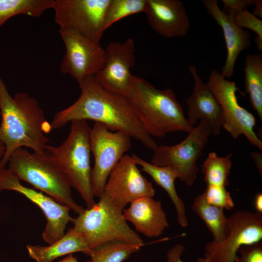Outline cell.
Segmentation results:
<instances>
[{
    "label": "cell",
    "instance_id": "d6a6232c",
    "mask_svg": "<svg viewBox=\"0 0 262 262\" xmlns=\"http://www.w3.org/2000/svg\"><path fill=\"white\" fill-rule=\"evenodd\" d=\"M254 205L257 213H262V194H257L254 198Z\"/></svg>",
    "mask_w": 262,
    "mask_h": 262
},
{
    "label": "cell",
    "instance_id": "7402d4cb",
    "mask_svg": "<svg viewBox=\"0 0 262 262\" xmlns=\"http://www.w3.org/2000/svg\"><path fill=\"white\" fill-rule=\"evenodd\" d=\"M192 209L211 232L213 242L219 243L228 236L230 228L229 217L225 215L223 209L207 203L203 193L194 198Z\"/></svg>",
    "mask_w": 262,
    "mask_h": 262
},
{
    "label": "cell",
    "instance_id": "30bf717a",
    "mask_svg": "<svg viewBox=\"0 0 262 262\" xmlns=\"http://www.w3.org/2000/svg\"><path fill=\"white\" fill-rule=\"evenodd\" d=\"M110 0H54L52 9L59 30H68L100 44L104 14Z\"/></svg>",
    "mask_w": 262,
    "mask_h": 262
},
{
    "label": "cell",
    "instance_id": "e575fe53",
    "mask_svg": "<svg viewBox=\"0 0 262 262\" xmlns=\"http://www.w3.org/2000/svg\"><path fill=\"white\" fill-rule=\"evenodd\" d=\"M255 8L253 15L256 17H262V0H256L255 4ZM258 17V18H259Z\"/></svg>",
    "mask_w": 262,
    "mask_h": 262
},
{
    "label": "cell",
    "instance_id": "ffe728a7",
    "mask_svg": "<svg viewBox=\"0 0 262 262\" xmlns=\"http://www.w3.org/2000/svg\"><path fill=\"white\" fill-rule=\"evenodd\" d=\"M132 157L141 171L149 175L152 180L167 193L177 213L179 224L183 228L188 225L185 204L178 196L175 188V180L178 179L176 172L167 166H161L147 162L133 153Z\"/></svg>",
    "mask_w": 262,
    "mask_h": 262
},
{
    "label": "cell",
    "instance_id": "f546056e",
    "mask_svg": "<svg viewBox=\"0 0 262 262\" xmlns=\"http://www.w3.org/2000/svg\"><path fill=\"white\" fill-rule=\"evenodd\" d=\"M235 262H262V242L242 246Z\"/></svg>",
    "mask_w": 262,
    "mask_h": 262
},
{
    "label": "cell",
    "instance_id": "74e56055",
    "mask_svg": "<svg viewBox=\"0 0 262 262\" xmlns=\"http://www.w3.org/2000/svg\"><path fill=\"white\" fill-rule=\"evenodd\" d=\"M204 262H211L207 259L204 258Z\"/></svg>",
    "mask_w": 262,
    "mask_h": 262
},
{
    "label": "cell",
    "instance_id": "484cf974",
    "mask_svg": "<svg viewBox=\"0 0 262 262\" xmlns=\"http://www.w3.org/2000/svg\"><path fill=\"white\" fill-rule=\"evenodd\" d=\"M232 155L229 153L225 157H219L214 152L209 153L201 165V171L207 185L226 187L229 184Z\"/></svg>",
    "mask_w": 262,
    "mask_h": 262
},
{
    "label": "cell",
    "instance_id": "8d00e7d4",
    "mask_svg": "<svg viewBox=\"0 0 262 262\" xmlns=\"http://www.w3.org/2000/svg\"><path fill=\"white\" fill-rule=\"evenodd\" d=\"M5 152V147L2 143L0 141V159L3 156Z\"/></svg>",
    "mask_w": 262,
    "mask_h": 262
},
{
    "label": "cell",
    "instance_id": "4fadbf2b",
    "mask_svg": "<svg viewBox=\"0 0 262 262\" xmlns=\"http://www.w3.org/2000/svg\"><path fill=\"white\" fill-rule=\"evenodd\" d=\"M4 190L19 193L41 210L47 219L46 225L42 234L44 242L50 244L65 234L66 225L73 219L68 207L42 192L23 185L18 178L8 168L0 170V192Z\"/></svg>",
    "mask_w": 262,
    "mask_h": 262
},
{
    "label": "cell",
    "instance_id": "6da1fadb",
    "mask_svg": "<svg viewBox=\"0 0 262 262\" xmlns=\"http://www.w3.org/2000/svg\"><path fill=\"white\" fill-rule=\"evenodd\" d=\"M79 84L80 97L70 106L54 115L50 123L52 129L60 128L75 120H91L112 131L125 132L152 150L157 147L126 97L106 90L94 76L85 78Z\"/></svg>",
    "mask_w": 262,
    "mask_h": 262
},
{
    "label": "cell",
    "instance_id": "d4e9b609",
    "mask_svg": "<svg viewBox=\"0 0 262 262\" xmlns=\"http://www.w3.org/2000/svg\"><path fill=\"white\" fill-rule=\"evenodd\" d=\"M141 247L119 241H111L94 247L84 253L91 262H123Z\"/></svg>",
    "mask_w": 262,
    "mask_h": 262
},
{
    "label": "cell",
    "instance_id": "9c48e42d",
    "mask_svg": "<svg viewBox=\"0 0 262 262\" xmlns=\"http://www.w3.org/2000/svg\"><path fill=\"white\" fill-rule=\"evenodd\" d=\"M206 84L221 107L223 128L233 138L244 135L252 145L262 150V142L254 130L255 117L239 104L236 93L239 89L236 82L227 80L220 71L213 70Z\"/></svg>",
    "mask_w": 262,
    "mask_h": 262
},
{
    "label": "cell",
    "instance_id": "52a82bcc",
    "mask_svg": "<svg viewBox=\"0 0 262 262\" xmlns=\"http://www.w3.org/2000/svg\"><path fill=\"white\" fill-rule=\"evenodd\" d=\"M212 133L210 124L201 120L182 141L172 146H160L153 150L151 163L174 170L178 179L188 186L196 180L199 172L196 162Z\"/></svg>",
    "mask_w": 262,
    "mask_h": 262
},
{
    "label": "cell",
    "instance_id": "2e32d148",
    "mask_svg": "<svg viewBox=\"0 0 262 262\" xmlns=\"http://www.w3.org/2000/svg\"><path fill=\"white\" fill-rule=\"evenodd\" d=\"M145 13L150 26L163 37H182L189 30V17L180 0H147Z\"/></svg>",
    "mask_w": 262,
    "mask_h": 262
},
{
    "label": "cell",
    "instance_id": "83f0119b",
    "mask_svg": "<svg viewBox=\"0 0 262 262\" xmlns=\"http://www.w3.org/2000/svg\"><path fill=\"white\" fill-rule=\"evenodd\" d=\"M203 194L206 202L212 205L227 210L234 208V201L225 186L207 185Z\"/></svg>",
    "mask_w": 262,
    "mask_h": 262
},
{
    "label": "cell",
    "instance_id": "4dcf8cb0",
    "mask_svg": "<svg viewBox=\"0 0 262 262\" xmlns=\"http://www.w3.org/2000/svg\"><path fill=\"white\" fill-rule=\"evenodd\" d=\"M256 0H223V12L229 16L254 5Z\"/></svg>",
    "mask_w": 262,
    "mask_h": 262
},
{
    "label": "cell",
    "instance_id": "f35d334b",
    "mask_svg": "<svg viewBox=\"0 0 262 262\" xmlns=\"http://www.w3.org/2000/svg\"><path fill=\"white\" fill-rule=\"evenodd\" d=\"M91 262L90 261H87V262Z\"/></svg>",
    "mask_w": 262,
    "mask_h": 262
},
{
    "label": "cell",
    "instance_id": "44dd1931",
    "mask_svg": "<svg viewBox=\"0 0 262 262\" xmlns=\"http://www.w3.org/2000/svg\"><path fill=\"white\" fill-rule=\"evenodd\" d=\"M26 248L30 257L36 262H53L62 256L79 252L84 253L89 250L83 238L71 229L48 246L28 245Z\"/></svg>",
    "mask_w": 262,
    "mask_h": 262
},
{
    "label": "cell",
    "instance_id": "836d02e7",
    "mask_svg": "<svg viewBox=\"0 0 262 262\" xmlns=\"http://www.w3.org/2000/svg\"><path fill=\"white\" fill-rule=\"evenodd\" d=\"M252 157L256 163V165L259 173L262 175V154L258 152H253L251 153Z\"/></svg>",
    "mask_w": 262,
    "mask_h": 262
},
{
    "label": "cell",
    "instance_id": "4316f807",
    "mask_svg": "<svg viewBox=\"0 0 262 262\" xmlns=\"http://www.w3.org/2000/svg\"><path fill=\"white\" fill-rule=\"evenodd\" d=\"M146 4L147 0H110L104 14V31L123 18L145 13Z\"/></svg>",
    "mask_w": 262,
    "mask_h": 262
},
{
    "label": "cell",
    "instance_id": "603a6c76",
    "mask_svg": "<svg viewBox=\"0 0 262 262\" xmlns=\"http://www.w3.org/2000/svg\"><path fill=\"white\" fill-rule=\"evenodd\" d=\"M244 82L251 105L262 120V55L249 54L245 58Z\"/></svg>",
    "mask_w": 262,
    "mask_h": 262
},
{
    "label": "cell",
    "instance_id": "9a60e30c",
    "mask_svg": "<svg viewBox=\"0 0 262 262\" xmlns=\"http://www.w3.org/2000/svg\"><path fill=\"white\" fill-rule=\"evenodd\" d=\"M105 51L104 66L94 78L106 90L125 97L131 84V69L135 65L134 40L128 38L123 42L111 41Z\"/></svg>",
    "mask_w": 262,
    "mask_h": 262
},
{
    "label": "cell",
    "instance_id": "7a4b0ae2",
    "mask_svg": "<svg viewBox=\"0 0 262 262\" xmlns=\"http://www.w3.org/2000/svg\"><path fill=\"white\" fill-rule=\"evenodd\" d=\"M0 141L5 152L0 159V170L6 168L9 158L24 147L43 153L50 143L46 135L52 130L38 100L27 93L12 97L0 75Z\"/></svg>",
    "mask_w": 262,
    "mask_h": 262
},
{
    "label": "cell",
    "instance_id": "5bb4252c",
    "mask_svg": "<svg viewBox=\"0 0 262 262\" xmlns=\"http://www.w3.org/2000/svg\"><path fill=\"white\" fill-rule=\"evenodd\" d=\"M137 166L131 155L125 154L110 172L101 194L122 210L137 198L155 196L152 184Z\"/></svg>",
    "mask_w": 262,
    "mask_h": 262
},
{
    "label": "cell",
    "instance_id": "8992f818",
    "mask_svg": "<svg viewBox=\"0 0 262 262\" xmlns=\"http://www.w3.org/2000/svg\"><path fill=\"white\" fill-rule=\"evenodd\" d=\"M7 164L8 169L20 181L31 184L78 214L84 210L73 199L66 178L43 153L19 148L12 153Z\"/></svg>",
    "mask_w": 262,
    "mask_h": 262
},
{
    "label": "cell",
    "instance_id": "5b68a950",
    "mask_svg": "<svg viewBox=\"0 0 262 262\" xmlns=\"http://www.w3.org/2000/svg\"><path fill=\"white\" fill-rule=\"evenodd\" d=\"M91 207L84 209L73 218L70 229L80 234L89 250L109 242L119 241L141 248L142 238L128 225L123 210L111 199L101 195Z\"/></svg>",
    "mask_w": 262,
    "mask_h": 262
},
{
    "label": "cell",
    "instance_id": "d6986e66",
    "mask_svg": "<svg viewBox=\"0 0 262 262\" xmlns=\"http://www.w3.org/2000/svg\"><path fill=\"white\" fill-rule=\"evenodd\" d=\"M123 214L137 231L149 238L161 236L169 226L161 202L153 197L136 199L123 210Z\"/></svg>",
    "mask_w": 262,
    "mask_h": 262
},
{
    "label": "cell",
    "instance_id": "cb8c5ba5",
    "mask_svg": "<svg viewBox=\"0 0 262 262\" xmlns=\"http://www.w3.org/2000/svg\"><path fill=\"white\" fill-rule=\"evenodd\" d=\"M54 2V0H0V28L16 16L40 17L53 8Z\"/></svg>",
    "mask_w": 262,
    "mask_h": 262
},
{
    "label": "cell",
    "instance_id": "7c38bea8",
    "mask_svg": "<svg viewBox=\"0 0 262 262\" xmlns=\"http://www.w3.org/2000/svg\"><path fill=\"white\" fill-rule=\"evenodd\" d=\"M59 32L66 49L60 64L62 73L69 75L79 83L103 68L105 51L100 44L73 31L59 29Z\"/></svg>",
    "mask_w": 262,
    "mask_h": 262
},
{
    "label": "cell",
    "instance_id": "8fae6325",
    "mask_svg": "<svg viewBox=\"0 0 262 262\" xmlns=\"http://www.w3.org/2000/svg\"><path fill=\"white\" fill-rule=\"evenodd\" d=\"M230 231L222 242L208 243L205 258L211 262H235L240 248L262 240V213L238 211L229 217Z\"/></svg>",
    "mask_w": 262,
    "mask_h": 262
},
{
    "label": "cell",
    "instance_id": "d590c367",
    "mask_svg": "<svg viewBox=\"0 0 262 262\" xmlns=\"http://www.w3.org/2000/svg\"><path fill=\"white\" fill-rule=\"evenodd\" d=\"M59 262H78L77 258L73 256L72 254L67 255Z\"/></svg>",
    "mask_w": 262,
    "mask_h": 262
},
{
    "label": "cell",
    "instance_id": "277c9868",
    "mask_svg": "<svg viewBox=\"0 0 262 262\" xmlns=\"http://www.w3.org/2000/svg\"><path fill=\"white\" fill-rule=\"evenodd\" d=\"M70 123L66 138L59 146L49 145L43 153L64 175L89 208L96 203L91 184V128L84 120Z\"/></svg>",
    "mask_w": 262,
    "mask_h": 262
},
{
    "label": "cell",
    "instance_id": "e0dca14e",
    "mask_svg": "<svg viewBox=\"0 0 262 262\" xmlns=\"http://www.w3.org/2000/svg\"><path fill=\"white\" fill-rule=\"evenodd\" d=\"M194 86L191 94L186 99L188 107V122L193 126L198 120H205L210 125L212 132L220 134L223 124L221 107L214 94L200 78L195 65L189 67Z\"/></svg>",
    "mask_w": 262,
    "mask_h": 262
},
{
    "label": "cell",
    "instance_id": "1f68e13d",
    "mask_svg": "<svg viewBox=\"0 0 262 262\" xmlns=\"http://www.w3.org/2000/svg\"><path fill=\"white\" fill-rule=\"evenodd\" d=\"M185 247L180 244H177L171 247L167 252L165 262H184L181 260V256ZM196 262H204V258L197 259Z\"/></svg>",
    "mask_w": 262,
    "mask_h": 262
},
{
    "label": "cell",
    "instance_id": "f1b7e54d",
    "mask_svg": "<svg viewBox=\"0 0 262 262\" xmlns=\"http://www.w3.org/2000/svg\"><path fill=\"white\" fill-rule=\"evenodd\" d=\"M234 23L240 28H247L256 34L257 38L262 40V20L253 15L247 9L239 11L231 16Z\"/></svg>",
    "mask_w": 262,
    "mask_h": 262
},
{
    "label": "cell",
    "instance_id": "ac0fdd59",
    "mask_svg": "<svg viewBox=\"0 0 262 262\" xmlns=\"http://www.w3.org/2000/svg\"><path fill=\"white\" fill-rule=\"evenodd\" d=\"M202 3L209 15L222 29L227 53L220 73L226 79L230 78L234 74L238 55L250 46L249 33L236 25L232 17L220 9L216 0H203Z\"/></svg>",
    "mask_w": 262,
    "mask_h": 262
},
{
    "label": "cell",
    "instance_id": "3957f363",
    "mask_svg": "<svg viewBox=\"0 0 262 262\" xmlns=\"http://www.w3.org/2000/svg\"><path fill=\"white\" fill-rule=\"evenodd\" d=\"M147 132L164 137L169 132H190L194 128L170 88L159 89L140 77L132 75L125 96Z\"/></svg>",
    "mask_w": 262,
    "mask_h": 262
},
{
    "label": "cell",
    "instance_id": "ba28073f",
    "mask_svg": "<svg viewBox=\"0 0 262 262\" xmlns=\"http://www.w3.org/2000/svg\"><path fill=\"white\" fill-rule=\"evenodd\" d=\"M131 138L125 132L112 131L99 123L91 128L90 149L94 158L91 184L95 197L101 195L110 172L131 147Z\"/></svg>",
    "mask_w": 262,
    "mask_h": 262
}]
</instances>
